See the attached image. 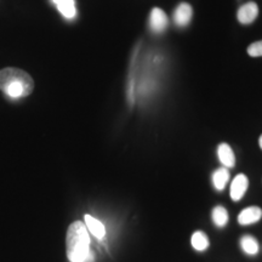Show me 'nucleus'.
Segmentation results:
<instances>
[{
    "instance_id": "obj_1",
    "label": "nucleus",
    "mask_w": 262,
    "mask_h": 262,
    "mask_svg": "<svg viewBox=\"0 0 262 262\" xmlns=\"http://www.w3.org/2000/svg\"><path fill=\"white\" fill-rule=\"evenodd\" d=\"M0 90L11 98L27 97L34 90V80L24 70L6 67L0 70Z\"/></svg>"
},
{
    "instance_id": "obj_2",
    "label": "nucleus",
    "mask_w": 262,
    "mask_h": 262,
    "mask_svg": "<svg viewBox=\"0 0 262 262\" xmlns=\"http://www.w3.org/2000/svg\"><path fill=\"white\" fill-rule=\"evenodd\" d=\"M67 257L71 262H85L90 254V235L83 222L75 221L68 227L66 237Z\"/></svg>"
},
{
    "instance_id": "obj_3",
    "label": "nucleus",
    "mask_w": 262,
    "mask_h": 262,
    "mask_svg": "<svg viewBox=\"0 0 262 262\" xmlns=\"http://www.w3.org/2000/svg\"><path fill=\"white\" fill-rule=\"evenodd\" d=\"M258 15V6L256 3L249 2L247 4L242 5L241 9L238 10V21L242 25H250L253 24L255 19L257 18Z\"/></svg>"
},
{
    "instance_id": "obj_4",
    "label": "nucleus",
    "mask_w": 262,
    "mask_h": 262,
    "mask_svg": "<svg viewBox=\"0 0 262 262\" xmlns=\"http://www.w3.org/2000/svg\"><path fill=\"white\" fill-rule=\"evenodd\" d=\"M248 187H249V180L244 173H239V175L235 176L233 181H232L231 191H229V193H231L232 201L234 202L241 201V199L244 196L245 192L248 191Z\"/></svg>"
},
{
    "instance_id": "obj_5",
    "label": "nucleus",
    "mask_w": 262,
    "mask_h": 262,
    "mask_svg": "<svg viewBox=\"0 0 262 262\" xmlns=\"http://www.w3.org/2000/svg\"><path fill=\"white\" fill-rule=\"evenodd\" d=\"M149 27L155 33H162L168 27V17L162 9L155 8L149 16Z\"/></svg>"
},
{
    "instance_id": "obj_6",
    "label": "nucleus",
    "mask_w": 262,
    "mask_h": 262,
    "mask_svg": "<svg viewBox=\"0 0 262 262\" xmlns=\"http://www.w3.org/2000/svg\"><path fill=\"white\" fill-rule=\"evenodd\" d=\"M193 10L192 6L187 4V3H181L175 10V14H173V19H175V24L179 27H186L188 26L189 22L192 19Z\"/></svg>"
},
{
    "instance_id": "obj_7",
    "label": "nucleus",
    "mask_w": 262,
    "mask_h": 262,
    "mask_svg": "<svg viewBox=\"0 0 262 262\" xmlns=\"http://www.w3.org/2000/svg\"><path fill=\"white\" fill-rule=\"evenodd\" d=\"M261 217L262 210L258 206H249V208L241 211V214L238 216V222L242 226H248L256 224L257 221L261 220Z\"/></svg>"
},
{
    "instance_id": "obj_8",
    "label": "nucleus",
    "mask_w": 262,
    "mask_h": 262,
    "mask_svg": "<svg viewBox=\"0 0 262 262\" xmlns=\"http://www.w3.org/2000/svg\"><path fill=\"white\" fill-rule=\"evenodd\" d=\"M58 11L67 19H73L77 16V8L74 0H52Z\"/></svg>"
},
{
    "instance_id": "obj_9",
    "label": "nucleus",
    "mask_w": 262,
    "mask_h": 262,
    "mask_svg": "<svg viewBox=\"0 0 262 262\" xmlns=\"http://www.w3.org/2000/svg\"><path fill=\"white\" fill-rule=\"evenodd\" d=\"M217 156L225 168H233L235 164V157L229 145H227V143H221L217 148Z\"/></svg>"
},
{
    "instance_id": "obj_10",
    "label": "nucleus",
    "mask_w": 262,
    "mask_h": 262,
    "mask_svg": "<svg viewBox=\"0 0 262 262\" xmlns=\"http://www.w3.org/2000/svg\"><path fill=\"white\" fill-rule=\"evenodd\" d=\"M85 226H86L88 231L93 233L97 239H103L106 235V228L103 224L98 221L97 219L93 217L91 215H85Z\"/></svg>"
},
{
    "instance_id": "obj_11",
    "label": "nucleus",
    "mask_w": 262,
    "mask_h": 262,
    "mask_svg": "<svg viewBox=\"0 0 262 262\" xmlns=\"http://www.w3.org/2000/svg\"><path fill=\"white\" fill-rule=\"evenodd\" d=\"M229 180V171L227 168H220L217 169L212 175V182H214L215 188L217 191H222L226 187Z\"/></svg>"
},
{
    "instance_id": "obj_12",
    "label": "nucleus",
    "mask_w": 262,
    "mask_h": 262,
    "mask_svg": "<svg viewBox=\"0 0 262 262\" xmlns=\"http://www.w3.org/2000/svg\"><path fill=\"white\" fill-rule=\"evenodd\" d=\"M192 247L195 249L196 251H204L209 248V238L205 233L201 231H196L193 233L191 238Z\"/></svg>"
},
{
    "instance_id": "obj_13",
    "label": "nucleus",
    "mask_w": 262,
    "mask_h": 262,
    "mask_svg": "<svg viewBox=\"0 0 262 262\" xmlns=\"http://www.w3.org/2000/svg\"><path fill=\"white\" fill-rule=\"evenodd\" d=\"M241 247L248 255H256L258 251V243L253 235H244L241 239Z\"/></svg>"
},
{
    "instance_id": "obj_14",
    "label": "nucleus",
    "mask_w": 262,
    "mask_h": 262,
    "mask_svg": "<svg viewBox=\"0 0 262 262\" xmlns=\"http://www.w3.org/2000/svg\"><path fill=\"white\" fill-rule=\"evenodd\" d=\"M212 221L217 227H225L228 222V211L224 206L219 205L212 210Z\"/></svg>"
},
{
    "instance_id": "obj_15",
    "label": "nucleus",
    "mask_w": 262,
    "mask_h": 262,
    "mask_svg": "<svg viewBox=\"0 0 262 262\" xmlns=\"http://www.w3.org/2000/svg\"><path fill=\"white\" fill-rule=\"evenodd\" d=\"M248 54L251 57H261L262 56V40L253 42L250 47L248 48Z\"/></svg>"
},
{
    "instance_id": "obj_16",
    "label": "nucleus",
    "mask_w": 262,
    "mask_h": 262,
    "mask_svg": "<svg viewBox=\"0 0 262 262\" xmlns=\"http://www.w3.org/2000/svg\"><path fill=\"white\" fill-rule=\"evenodd\" d=\"M258 145H260V147H261V149H262V135L260 136V139H258Z\"/></svg>"
}]
</instances>
